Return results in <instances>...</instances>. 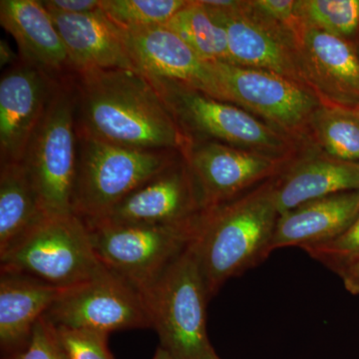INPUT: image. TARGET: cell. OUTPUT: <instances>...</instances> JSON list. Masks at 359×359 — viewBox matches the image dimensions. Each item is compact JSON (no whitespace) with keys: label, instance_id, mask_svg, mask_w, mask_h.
Returning <instances> with one entry per match:
<instances>
[{"label":"cell","instance_id":"1","mask_svg":"<svg viewBox=\"0 0 359 359\" xmlns=\"http://www.w3.org/2000/svg\"><path fill=\"white\" fill-rule=\"evenodd\" d=\"M75 76L78 134L122 147L182 155L192 143L138 71L95 70Z\"/></svg>","mask_w":359,"mask_h":359},{"label":"cell","instance_id":"2","mask_svg":"<svg viewBox=\"0 0 359 359\" xmlns=\"http://www.w3.org/2000/svg\"><path fill=\"white\" fill-rule=\"evenodd\" d=\"M278 217L271 179L205 211L193 245L211 299L231 278L268 259Z\"/></svg>","mask_w":359,"mask_h":359},{"label":"cell","instance_id":"3","mask_svg":"<svg viewBox=\"0 0 359 359\" xmlns=\"http://www.w3.org/2000/svg\"><path fill=\"white\" fill-rule=\"evenodd\" d=\"M193 242L142 292L160 346L172 358L219 359L208 335L211 297Z\"/></svg>","mask_w":359,"mask_h":359},{"label":"cell","instance_id":"4","mask_svg":"<svg viewBox=\"0 0 359 359\" xmlns=\"http://www.w3.org/2000/svg\"><path fill=\"white\" fill-rule=\"evenodd\" d=\"M72 211L85 223L105 218L127 196L174 164L177 151L139 150L78 134Z\"/></svg>","mask_w":359,"mask_h":359},{"label":"cell","instance_id":"5","mask_svg":"<svg viewBox=\"0 0 359 359\" xmlns=\"http://www.w3.org/2000/svg\"><path fill=\"white\" fill-rule=\"evenodd\" d=\"M102 266L88 226L75 214L45 217L0 255L1 273L63 289L89 280Z\"/></svg>","mask_w":359,"mask_h":359},{"label":"cell","instance_id":"6","mask_svg":"<svg viewBox=\"0 0 359 359\" xmlns=\"http://www.w3.org/2000/svg\"><path fill=\"white\" fill-rule=\"evenodd\" d=\"M77 161L76 93L61 79L22 160L47 216L73 214Z\"/></svg>","mask_w":359,"mask_h":359},{"label":"cell","instance_id":"7","mask_svg":"<svg viewBox=\"0 0 359 359\" xmlns=\"http://www.w3.org/2000/svg\"><path fill=\"white\" fill-rule=\"evenodd\" d=\"M204 215L180 224H86L99 262L143 290L197 238Z\"/></svg>","mask_w":359,"mask_h":359},{"label":"cell","instance_id":"8","mask_svg":"<svg viewBox=\"0 0 359 359\" xmlns=\"http://www.w3.org/2000/svg\"><path fill=\"white\" fill-rule=\"evenodd\" d=\"M146 78L157 90L180 128L190 138L191 134H197L210 141L271 156L287 148L283 134L235 104L171 80Z\"/></svg>","mask_w":359,"mask_h":359},{"label":"cell","instance_id":"9","mask_svg":"<svg viewBox=\"0 0 359 359\" xmlns=\"http://www.w3.org/2000/svg\"><path fill=\"white\" fill-rule=\"evenodd\" d=\"M44 316L55 327L107 334L152 327L143 292L104 266L89 280L66 289Z\"/></svg>","mask_w":359,"mask_h":359},{"label":"cell","instance_id":"10","mask_svg":"<svg viewBox=\"0 0 359 359\" xmlns=\"http://www.w3.org/2000/svg\"><path fill=\"white\" fill-rule=\"evenodd\" d=\"M204 6L226 32L231 65L269 71L313 92L294 30L264 18L250 1L233 0L231 6L224 8Z\"/></svg>","mask_w":359,"mask_h":359},{"label":"cell","instance_id":"11","mask_svg":"<svg viewBox=\"0 0 359 359\" xmlns=\"http://www.w3.org/2000/svg\"><path fill=\"white\" fill-rule=\"evenodd\" d=\"M226 102L287 132H299L323 104L302 85L269 71L212 62Z\"/></svg>","mask_w":359,"mask_h":359},{"label":"cell","instance_id":"12","mask_svg":"<svg viewBox=\"0 0 359 359\" xmlns=\"http://www.w3.org/2000/svg\"><path fill=\"white\" fill-rule=\"evenodd\" d=\"M183 156L205 211L237 199L262 180H271L283 163L275 156L210 140H193Z\"/></svg>","mask_w":359,"mask_h":359},{"label":"cell","instance_id":"13","mask_svg":"<svg viewBox=\"0 0 359 359\" xmlns=\"http://www.w3.org/2000/svg\"><path fill=\"white\" fill-rule=\"evenodd\" d=\"M120 30L132 62L144 76L171 80L226 102L214 63L203 60L166 26Z\"/></svg>","mask_w":359,"mask_h":359},{"label":"cell","instance_id":"14","mask_svg":"<svg viewBox=\"0 0 359 359\" xmlns=\"http://www.w3.org/2000/svg\"><path fill=\"white\" fill-rule=\"evenodd\" d=\"M205 212L199 189L183 156L136 189L105 218L97 222L180 224L197 221Z\"/></svg>","mask_w":359,"mask_h":359},{"label":"cell","instance_id":"15","mask_svg":"<svg viewBox=\"0 0 359 359\" xmlns=\"http://www.w3.org/2000/svg\"><path fill=\"white\" fill-rule=\"evenodd\" d=\"M61 79L20 61L0 79V163L22 162Z\"/></svg>","mask_w":359,"mask_h":359},{"label":"cell","instance_id":"16","mask_svg":"<svg viewBox=\"0 0 359 359\" xmlns=\"http://www.w3.org/2000/svg\"><path fill=\"white\" fill-rule=\"evenodd\" d=\"M294 34L306 77L321 102L358 108V47L301 20Z\"/></svg>","mask_w":359,"mask_h":359},{"label":"cell","instance_id":"17","mask_svg":"<svg viewBox=\"0 0 359 359\" xmlns=\"http://www.w3.org/2000/svg\"><path fill=\"white\" fill-rule=\"evenodd\" d=\"M50 15L65 42L71 70L75 74L95 70L138 71L123 41L121 30L101 8L87 14Z\"/></svg>","mask_w":359,"mask_h":359},{"label":"cell","instance_id":"18","mask_svg":"<svg viewBox=\"0 0 359 359\" xmlns=\"http://www.w3.org/2000/svg\"><path fill=\"white\" fill-rule=\"evenodd\" d=\"M0 23L18 43L20 60L59 78L71 69L65 42L39 0H1Z\"/></svg>","mask_w":359,"mask_h":359},{"label":"cell","instance_id":"19","mask_svg":"<svg viewBox=\"0 0 359 359\" xmlns=\"http://www.w3.org/2000/svg\"><path fill=\"white\" fill-rule=\"evenodd\" d=\"M359 212V191L309 201L283 212L276 223L271 252L287 247L302 250L327 244L351 226Z\"/></svg>","mask_w":359,"mask_h":359},{"label":"cell","instance_id":"20","mask_svg":"<svg viewBox=\"0 0 359 359\" xmlns=\"http://www.w3.org/2000/svg\"><path fill=\"white\" fill-rule=\"evenodd\" d=\"M65 290L27 276L1 273L0 347L2 358L18 353L27 346L37 321Z\"/></svg>","mask_w":359,"mask_h":359},{"label":"cell","instance_id":"21","mask_svg":"<svg viewBox=\"0 0 359 359\" xmlns=\"http://www.w3.org/2000/svg\"><path fill=\"white\" fill-rule=\"evenodd\" d=\"M359 191V164L330 157L302 161L275 180L280 215L309 201Z\"/></svg>","mask_w":359,"mask_h":359},{"label":"cell","instance_id":"22","mask_svg":"<svg viewBox=\"0 0 359 359\" xmlns=\"http://www.w3.org/2000/svg\"><path fill=\"white\" fill-rule=\"evenodd\" d=\"M46 216L23 163L0 165V255Z\"/></svg>","mask_w":359,"mask_h":359},{"label":"cell","instance_id":"23","mask_svg":"<svg viewBox=\"0 0 359 359\" xmlns=\"http://www.w3.org/2000/svg\"><path fill=\"white\" fill-rule=\"evenodd\" d=\"M165 26L176 33L203 60L231 63L226 32L212 20L199 0H189Z\"/></svg>","mask_w":359,"mask_h":359},{"label":"cell","instance_id":"24","mask_svg":"<svg viewBox=\"0 0 359 359\" xmlns=\"http://www.w3.org/2000/svg\"><path fill=\"white\" fill-rule=\"evenodd\" d=\"M309 124L330 157L359 164V118L353 109L323 103Z\"/></svg>","mask_w":359,"mask_h":359},{"label":"cell","instance_id":"25","mask_svg":"<svg viewBox=\"0 0 359 359\" xmlns=\"http://www.w3.org/2000/svg\"><path fill=\"white\" fill-rule=\"evenodd\" d=\"M297 16L355 47L359 44V0H297Z\"/></svg>","mask_w":359,"mask_h":359},{"label":"cell","instance_id":"26","mask_svg":"<svg viewBox=\"0 0 359 359\" xmlns=\"http://www.w3.org/2000/svg\"><path fill=\"white\" fill-rule=\"evenodd\" d=\"M187 0H101V11L124 30L165 26Z\"/></svg>","mask_w":359,"mask_h":359},{"label":"cell","instance_id":"27","mask_svg":"<svg viewBox=\"0 0 359 359\" xmlns=\"http://www.w3.org/2000/svg\"><path fill=\"white\" fill-rule=\"evenodd\" d=\"M54 327L66 359H115L108 346L109 334L83 328Z\"/></svg>","mask_w":359,"mask_h":359},{"label":"cell","instance_id":"28","mask_svg":"<svg viewBox=\"0 0 359 359\" xmlns=\"http://www.w3.org/2000/svg\"><path fill=\"white\" fill-rule=\"evenodd\" d=\"M304 250L335 273L346 264L359 259V212L351 226L339 237L327 244L313 245Z\"/></svg>","mask_w":359,"mask_h":359},{"label":"cell","instance_id":"29","mask_svg":"<svg viewBox=\"0 0 359 359\" xmlns=\"http://www.w3.org/2000/svg\"><path fill=\"white\" fill-rule=\"evenodd\" d=\"M2 359H66L56 337L55 327L42 316L34 328L27 346Z\"/></svg>","mask_w":359,"mask_h":359},{"label":"cell","instance_id":"30","mask_svg":"<svg viewBox=\"0 0 359 359\" xmlns=\"http://www.w3.org/2000/svg\"><path fill=\"white\" fill-rule=\"evenodd\" d=\"M250 6L264 18L294 30L299 21L297 0H252Z\"/></svg>","mask_w":359,"mask_h":359},{"label":"cell","instance_id":"31","mask_svg":"<svg viewBox=\"0 0 359 359\" xmlns=\"http://www.w3.org/2000/svg\"><path fill=\"white\" fill-rule=\"evenodd\" d=\"M41 2L50 13L87 14L101 8V0H42Z\"/></svg>","mask_w":359,"mask_h":359},{"label":"cell","instance_id":"32","mask_svg":"<svg viewBox=\"0 0 359 359\" xmlns=\"http://www.w3.org/2000/svg\"><path fill=\"white\" fill-rule=\"evenodd\" d=\"M337 273L341 278L347 292L359 297V259L342 266Z\"/></svg>","mask_w":359,"mask_h":359},{"label":"cell","instance_id":"33","mask_svg":"<svg viewBox=\"0 0 359 359\" xmlns=\"http://www.w3.org/2000/svg\"><path fill=\"white\" fill-rule=\"evenodd\" d=\"M20 61V55L14 53L11 45L6 40H0V66L2 68L6 66H11L18 65Z\"/></svg>","mask_w":359,"mask_h":359},{"label":"cell","instance_id":"34","mask_svg":"<svg viewBox=\"0 0 359 359\" xmlns=\"http://www.w3.org/2000/svg\"><path fill=\"white\" fill-rule=\"evenodd\" d=\"M153 359H174L170 355L169 353H167L165 349H163L162 347H158L157 351H156V353L154 358Z\"/></svg>","mask_w":359,"mask_h":359},{"label":"cell","instance_id":"35","mask_svg":"<svg viewBox=\"0 0 359 359\" xmlns=\"http://www.w3.org/2000/svg\"><path fill=\"white\" fill-rule=\"evenodd\" d=\"M353 112L355 113V115L358 116V117L359 118V107L355 108V109H353Z\"/></svg>","mask_w":359,"mask_h":359},{"label":"cell","instance_id":"36","mask_svg":"<svg viewBox=\"0 0 359 359\" xmlns=\"http://www.w3.org/2000/svg\"><path fill=\"white\" fill-rule=\"evenodd\" d=\"M219 359H221V358H219Z\"/></svg>","mask_w":359,"mask_h":359}]
</instances>
